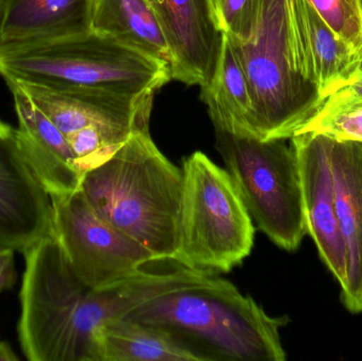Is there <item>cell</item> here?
Segmentation results:
<instances>
[{"mask_svg":"<svg viewBox=\"0 0 362 361\" xmlns=\"http://www.w3.org/2000/svg\"><path fill=\"white\" fill-rule=\"evenodd\" d=\"M182 187V170L158 150L146 129L86 172L80 190L98 214L155 258L175 259Z\"/></svg>","mask_w":362,"mask_h":361,"instance_id":"obj_1","label":"cell"},{"mask_svg":"<svg viewBox=\"0 0 362 361\" xmlns=\"http://www.w3.org/2000/svg\"><path fill=\"white\" fill-rule=\"evenodd\" d=\"M124 318L171 333L202 361L286 360L280 330L288 317H272L221 278L161 295Z\"/></svg>","mask_w":362,"mask_h":361,"instance_id":"obj_2","label":"cell"},{"mask_svg":"<svg viewBox=\"0 0 362 361\" xmlns=\"http://www.w3.org/2000/svg\"><path fill=\"white\" fill-rule=\"evenodd\" d=\"M0 76L4 82L99 89L136 97L154 95L172 80L167 64L93 31L0 46Z\"/></svg>","mask_w":362,"mask_h":361,"instance_id":"obj_3","label":"cell"},{"mask_svg":"<svg viewBox=\"0 0 362 361\" xmlns=\"http://www.w3.org/2000/svg\"><path fill=\"white\" fill-rule=\"evenodd\" d=\"M175 259L196 271L229 273L250 256L253 220L227 170L202 152L183 160Z\"/></svg>","mask_w":362,"mask_h":361,"instance_id":"obj_4","label":"cell"},{"mask_svg":"<svg viewBox=\"0 0 362 361\" xmlns=\"http://www.w3.org/2000/svg\"><path fill=\"white\" fill-rule=\"evenodd\" d=\"M229 40L248 80L255 138L291 139L323 101L316 88L293 71L286 0H259L252 36L246 42Z\"/></svg>","mask_w":362,"mask_h":361,"instance_id":"obj_5","label":"cell"},{"mask_svg":"<svg viewBox=\"0 0 362 361\" xmlns=\"http://www.w3.org/2000/svg\"><path fill=\"white\" fill-rule=\"evenodd\" d=\"M218 150L257 228L296 251L308 235L299 165L285 140H261L214 126Z\"/></svg>","mask_w":362,"mask_h":361,"instance_id":"obj_6","label":"cell"},{"mask_svg":"<svg viewBox=\"0 0 362 361\" xmlns=\"http://www.w3.org/2000/svg\"><path fill=\"white\" fill-rule=\"evenodd\" d=\"M50 199L51 233L74 275L89 288L114 285L157 259L98 214L80 189Z\"/></svg>","mask_w":362,"mask_h":361,"instance_id":"obj_7","label":"cell"},{"mask_svg":"<svg viewBox=\"0 0 362 361\" xmlns=\"http://www.w3.org/2000/svg\"><path fill=\"white\" fill-rule=\"evenodd\" d=\"M6 83L23 89L65 138L83 129H97L127 142L136 131L148 129L154 95L136 97L99 89Z\"/></svg>","mask_w":362,"mask_h":361,"instance_id":"obj_8","label":"cell"},{"mask_svg":"<svg viewBox=\"0 0 362 361\" xmlns=\"http://www.w3.org/2000/svg\"><path fill=\"white\" fill-rule=\"evenodd\" d=\"M50 232V195L28 163L17 129L0 119V246L23 254Z\"/></svg>","mask_w":362,"mask_h":361,"instance_id":"obj_9","label":"cell"},{"mask_svg":"<svg viewBox=\"0 0 362 361\" xmlns=\"http://www.w3.org/2000/svg\"><path fill=\"white\" fill-rule=\"evenodd\" d=\"M291 140L299 165L308 235L314 239L321 260L342 286L348 273V258L338 220L329 139L300 133Z\"/></svg>","mask_w":362,"mask_h":361,"instance_id":"obj_10","label":"cell"},{"mask_svg":"<svg viewBox=\"0 0 362 361\" xmlns=\"http://www.w3.org/2000/svg\"><path fill=\"white\" fill-rule=\"evenodd\" d=\"M287 36L293 71L322 101L352 80L362 64L310 0H286Z\"/></svg>","mask_w":362,"mask_h":361,"instance_id":"obj_11","label":"cell"},{"mask_svg":"<svg viewBox=\"0 0 362 361\" xmlns=\"http://www.w3.org/2000/svg\"><path fill=\"white\" fill-rule=\"evenodd\" d=\"M156 13L171 54L172 80L204 88L216 71L223 33L208 0H148Z\"/></svg>","mask_w":362,"mask_h":361,"instance_id":"obj_12","label":"cell"},{"mask_svg":"<svg viewBox=\"0 0 362 361\" xmlns=\"http://www.w3.org/2000/svg\"><path fill=\"white\" fill-rule=\"evenodd\" d=\"M6 84L14 100L21 150L47 192L55 195L78 190L82 174L65 136L23 89Z\"/></svg>","mask_w":362,"mask_h":361,"instance_id":"obj_13","label":"cell"},{"mask_svg":"<svg viewBox=\"0 0 362 361\" xmlns=\"http://www.w3.org/2000/svg\"><path fill=\"white\" fill-rule=\"evenodd\" d=\"M329 153L338 220L348 258V273L341 286V299L349 312L361 314L362 143L329 139Z\"/></svg>","mask_w":362,"mask_h":361,"instance_id":"obj_14","label":"cell"},{"mask_svg":"<svg viewBox=\"0 0 362 361\" xmlns=\"http://www.w3.org/2000/svg\"><path fill=\"white\" fill-rule=\"evenodd\" d=\"M95 0H6L0 46L82 35L91 31Z\"/></svg>","mask_w":362,"mask_h":361,"instance_id":"obj_15","label":"cell"},{"mask_svg":"<svg viewBox=\"0 0 362 361\" xmlns=\"http://www.w3.org/2000/svg\"><path fill=\"white\" fill-rule=\"evenodd\" d=\"M95 361H202L185 343L158 326L119 318L99 329Z\"/></svg>","mask_w":362,"mask_h":361,"instance_id":"obj_16","label":"cell"},{"mask_svg":"<svg viewBox=\"0 0 362 361\" xmlns=\"http://www.w3.org/2000/svg\"><path fill=\"white\" fill-rule=\"evenodd\" d=\"M91 31L167 65L171 64L165 33L148 0H95Z\"/></svg>","mask_w":362,"mask_h":361,"instance_id":"obj_17","label":"cell"},{"mask_svg":"<svg viewBox=\"0 0 362 361\" xmlns=\"http://www.w3.org/2000/svg\"><path fill=\"white\" fill-rule=\"evenodd\" d=\"M202 99L208 106L213 126L255 137V112L248 80L225 34L216 71L210 84L202 88Z\"/></svg>","mask_w":362,"mask_h":361,"instance_id":"obj_18","label":"cell"},{"mask_svg":"<svg viewBox=\"0 0 362 361\" xmlns=\"http://www.w3.org/2000/svg\"><path fill=\"white\" fill-rule=\"evenodd\" d=\"M325 136L335 141L362 143V103L336 107H319L314 116L297 131Z\"/></svg>","mask_w":362,"mask_h":361,"instance_id":"obj_19","label":"cell"},{"mask_svg":"<svg viewBox=\"0 0 362 361\" xmlns=\"http://www.w3.org/2000/svg\"><path fill=\"white\" fill-rule=\"evenodd\" d=\"M336 34L362 55V8L355 0H310Z\"/></svg>","mask_w":362,"mask_h":361,"instance_id":"obj_20","label":"cell"},{"mask_svg":"<svg viewBox=\"0 0 362 361\" xmlns=\"http://www.w3.org/2000/svg\"><path fill=\"white\" fill-rule=\"evenodd\" d=\"M217 29L232 40L246 42L252 36L259 0H208Z\"/></svg>","mask_w":362,"mask_h":361,"instance_id":"obj_21","label":"cell"},{"mask_svg":"<svg viewBox=\"0 0 362 361\" xmlns=\"http://www.w3.org/2000/svg\"><path fill=\"white\" fill-rule=\"evenodd\" d=\"M357 103H362V64L352 80L344 85L341 88L336 90L335 93L329 95L323 101L321 106L336 107V106Z\"/></svg>","mask_w":362,"mask_h":361,"instance_id":"obj_22","label":"cell"},{"mask_svg":"<svg viewBox=\"0 0 362 361\" xmlns=\"http://www.w3.org/2000/svg\"><path fill=\"white\" fill-rule=\"evenodd\" d=\"M17 281L15 250L0 246V292L12 290Z\"/></svg>","mask_w":362,"mask_h":361,"instance_id":"obj_23","label":"cell"},{"mask_svg":"<svg viewBox=\"0 0 362 361\" xmlns=\"http://www.w3.org/2000/svg\"><path fill=\"white\" fill-rule=\"evenodd\" d=\"M18 356L11 347L10 343L0 341V361H17Z\"/></svg>","mask_w":362,"mask_h":361,"instance_id":"obj_24","label":"cell"},{"mask_svg":"<svg viewBox=\"0 0 362 361\" xmlns=\"http://www.w3.org/2000/svg\"><path fill=\"white\" fill-rule=\"evenodd\" d=\"M4 2L6 0H0V17H1L2 10H4Z\"/></svg>","mask_w":362,"mask_h":361,"instance_id":"obj_25","label":"cell"},{"mask_svg":"<svg viewBox=\"0 0 362 361\" xmlns=\"http://www.w3.org/2000/svg\"><path fill=\"white\" fill-rule=\"evenodd\" d=\"M355 1H356L357 4H358L359 6H361L362 8V0H355Z\"/></svg>","mask_w":362,"mask_h":361,"instance_id":"obj_26","label":"cell"}]
</instances>
